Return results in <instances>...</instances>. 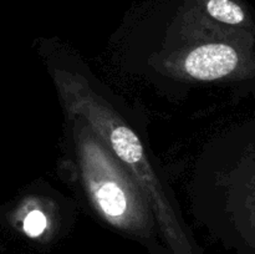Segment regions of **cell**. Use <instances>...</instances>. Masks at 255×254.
I'll return each mask as SVG.
<instances>
[{
  "instance_id": "cell-1",
  "label": "cell",
  "mask_w": 255,
  "mask_h": 254,
  "mask_svg": "<svg viewBox=\"0 0 255 254\" xmlns=\"http://www.w3.org/2000/svg\"><path fill=\"white\" fill-rule=\"evenodd\" d=\"M52 76L71 114L84 117L134 179L176 254H193L176 201L139 129L116 99L77 62L57 60Z\"/></svg>"
},
{
  "instance_id": "cell-2",
  "label": "cell",
  "mask_w": 255,
  "mask_h": 254,
  "mask_svg": "<svg viewBox=\"0 0 255 254\" xmlns=\"http://www.w3.org/2000/svg\"><path fill=\"white\" fill-rule=\"evenodd\" d=\"M71 116L77 162L90 201L111 226L149 237L156 218L139 187L91 125L80 115Z\"/></svg>"
},
{
  "instance_id": "cell-3",
  "label": "cell",
  "mask_w": 255,
  "mask_h": 254,
  "mask_svg": "<svg viewBox=\"0 0 255 254\" xmlns=\"http://www.w3.org/2000/svg\"><path fill=\"white\" fill-rule=\"evenodd\" d=\"M239 55L236 49L222 42L194 47L184 59V71L197 80H217L237 69Z\"/></svg>"
},
{
  "instance_id": "cell-4",
  "label": "cell",
  "mask_w": 255,
  "mask_h": 254,
  "mask_svg": "<svg viewBox=\"0 0 255 254\" xmlns=\"http://www.w3.org/2000/svg\"><path fill=\"white\" fill-rule=\"evenodd\" d=\"M46 217L40 211H31L26 214L22 223L24 232L29 237H39L46 229Z\"/></svg>"
}]
</instances>
